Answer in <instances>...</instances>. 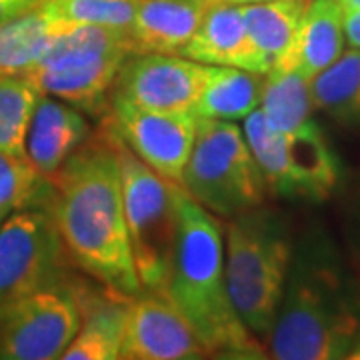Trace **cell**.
<instances>
[{
    "label": "cell",
    "mask_w": 360,
    "mask_h": 360,
    "mask_svg": "<svg viewBox=\"0 0 360 360\" xmlns=\"http://www.w3.org/2000/svg\"><path fill=\"white\" fill-rule=\"evenodd\" d=\"M122 356L132 360H186L208 356L205 345L165 292L142 290L129 298Z\"/></svg>",
    "instance_id": "obj_12"
},
{
    "label": "cell",
    "mask_w": 360,
    "mask_h": 360,
    "mask_svg": "<svg viewBox=\"0 0 360 360\" xmlns=\"http://www.w3.org/2000/svg\"><path fill=\"white\" fill-rule=\"evenodd\" d=\"M142 0H46L65 25H92L129 30Z\"/></svg>",
    "instance_id": "obj_27"
},
{
    "label": "cell",
    "mask_w": 360,
    "mask_h": 360,
    "mask_svg": "<svg viewBox=\"0 0 360 360\" xmlns=\"http://www.w3.org/2000/svg\"><path fill=\"white\" fill-rule=\"evenodd\" d=\"M210 360H272L260 347L248 348H224L219 352H212Z\"/></svg>",
    "instance_id": "obj_29"
},
{
    "label": "cell",
    "mask_w": 360,
    "mask_h": 360,
    "mask_svg": "<svg viewBox=\"0 0 360 360\" xmlns=\"http://www.w3.org/2000/svg\"><path fill=\"white\" fill-rule=\"evenodd\" d=\"M180 54L202 65L231 66L257 75H266V66L262 65L260 56L246 34L245 20L238 4H212L191 42Z\"/></svg>",
    "instance_id": "obj_15"
},
{
    "label": "cell",
    "mask_w": 360,
    "mask_h": 360,
    "mask_svg": "<svg viewBox=\"0 0 360 360\" xmlns=\"http://www.w3.org/2000/svg\"><path fill=\"white\" fill-rule=\"evenodd\" d=\"M338 360H360V342L356 345V347L352 348V350H350L348 354H345L342 359H338Z\"/></svg>",
    "instance_id": "obj_32"
},
{
    "label": "cell",
    "mask_w": 360,
    "mask_h": 360,
    "mask_svg": "<svg viewBox=\"0 0 360 360\" xmlns=\"http://www.w3.org/2000/svg\"><path fill=\"white\" fill-rule=\"evenodd\" d=\"M180 186L208 212L234 219L262 205L266 182L243 129L229 120L198 118Z\"/></svg>",
    "instance_id": "obj_6"
},
{
    "label": "cell",
    "mask_w": 360,
    "mask_h": 360,
    "mask_svg": "<svg viewBox=\"0 0 360 360\" xmlns=\"http://www.w3.org/2000/svg\"><path fill=\"white\" fill-rule=\"evenodd\" d=\"M292 260L283 220L260 206L226 224L224 269L232 304L257 338H269Z\"/></svg>",
    "instance_id": "obj_4"
},
{
    "label": "cell",
    "mask_w": 360,
    "mask_h": 360,
    "mask_svg": "<svg viewBox=\"0 0 360 360\" xmlns=\"http://www.w3.org/2000/svg\"><path fill=\"white\" fill-rule=\"evenodd\" d=\"M206 65L176 54H132L116 75L112 96L158 112H191L205 84Z\"/></svg>",
    "instance_id": "obj_11"
},
{
    "label": "cell",
    "mask_w": 360,
    "mask_h": 360,
    "mask_svg": "<svg viewBox=\"0 0 360 360\" xmlns=\"http://www.w3.org/2000/svg\"><path fill=\"white\" fill-rule=\"evenodd\" d=\"M264 75L243 68L206 65V78L194 115L214 120H245L260 104Z\"/></svg>",
    "instance_id": "obj_20"
},
{
    "label": "cell",
    "mask_w": 360,
    "mask_h": 360,
    "mask_svg": "<svg viewBox=\"0 0 360 360\" xmlns=\"http://www.w3.org/2000/svg\"><path fill=\"white\" fill-rule=\"evenodd\" d=\"M219 0H142L129 26L134 54H180Z\"/></svg>",
    "instance_id": "obj_14"
},
{
    "label": "cell",
    "mask_w": 360,
    "mask_h": 360,
    "mask_svg": "<svg viewBox=\"0 0 360 360\" xmlns=\"http://www.w3.org/2000/svg\"><path fill=\"white\" fill-rule=\"evenodd\" d=\"M196 124L198 116L191 112H158L116 96L110 98V130L146 167L174 184L182 182Z\"/></svg>",
    "instance_id": "obj_10"
},
{
    "label": "cell",
    "mask_w": 360,
    "mask_h": 360,
    "mask_svg": "<svg viewBox=\"0 0 360 360\" xmlns=\"http://www.w3.org/2000/svg\"><path fill=\"white\" fill-rule=\"evenodd\" d=\"M345 11H360V0H338Z\"/></svg>",
    "instance_id": "obj_31"
},
{
    "label": "cell",
    "mask_w": 360,
    "mask_h": 360,
    "mask_svg": "<svg viewBox=\"0 0 360 360\" xmlns=\"http://www.w3.org/2000/svg\"><path fill=\"white\" fill-rule=\"evenodd\" d=\"M134 54L129 30L70 25L26 77L40 90L84 112H98L124 60Z\"/></svg>",
    "instance_id": "obj_5"
},
{
    "label": "cell",
    "mask_w": 360,
    "mask_h": 360,
    "mask_svg": "<svg viewBox=\"0 0 360 360\" xmlns=\"http://www.w3.org/2000/svg\"><path fill=\"white\" fill-rule=\"evenodd\" d=\"M312 106L347 127L360 129V49L342 52L310 80Z\"/></svg>",
    "instance_id": "obj_23"
},
{
    "label": "cell",
    "mask_w": 360,
    "mask_h": 360,
    "mask_svg": "<svg viewBox=\"0 0 360 360\" xmlns=\"http://www.w3.org/2000/svg\"><path fill=\"white\" fill-rule=\"evenodd\" d=\"M66 255L49 208H20L0 222V304L65 281Z\"/></svg>",
    "instance_id": "obj_9"
},
{
    "label": "cell",
    "mask_w": 360,
    "mask_h": 360,
    "mask_svg": "<svg viewBox=\"0 0 360 360\" xmlns=\"http://www.w3.org/2000/svg\"><path fill=\"white\" fill-rule=\"evenodd\" d=\"M269 342L272 360H338L360 342V281L328 243L292 250Z\"/></svg>",
    "instance_id": "obj_2"
},
{
    "label": "cell",
    "mask_w": 360,
    "mask_h": 360,
    "mask_svg": "<svg viewBox=\"0 0 360 360\" xmlns=\"http://www.w3.org/2000/svg\"><path fill=\"white\" fill-rule=\"evenodd\" d=\"M310 0H266L243 4L246 34L269 72L290 51Z\"/></svg>",
    "instance_id": "obj_21"
},
{
    "label": "cell",
    "mask_w": 360,
    "mask_h": 360,
    "mask_svg": "<svg viewBox=\"0 0 360 360\" xmlns=\"http://www.w3.org/2000/svg\"><path fill=\"white\" fill-rule=\"evenodd\" d=\"M345 8L338 0H310L290 51L276 65L292 66L312 80L345 49Z\"/></svg>",
    "instance_id": "obj_16"
},
{
    "label": "cell",
    "mask_w": 360,
    "mask_h": 360,
    "mask_svg": "<svg viewBox=\"0 0 360 360\" xmlns=\"http://www.w3.org/2000/svg\"><path fill=\"white\" fill-rule=\"evenodd\" d=\"M51 180L49 210L68 258L115 295L142 292L124 219L120 165L108 132L84 142Z\"/></svg>",
    "instance_id": "obj_1"
},
{
    "label": "cell",
    "mask_w": 360,
    "mask_h": 360,
    "mask_svg": "<svg viewBox=\"0 0 360 360\" xmlns=\"http://www.w3.org/2000/svg\"><path fill=\"white\" fill-rule=\"evenodd\" d=\"M258 108L278 132H295L310 120V80L292 66L274 65L264 75Z\"/></svg>",
    "instance_id": "obj_22"
},
{
    "label": "cell",
    "mask_w": 360,
    "mask_h": 360,
    "mask_svg": "<svg viewBox=\"0 0 360 360\" xmlns=\"http://www.w3.org/2000/svg\"><path fill=\"white\" fill-rule=\"evenodd\" d=\"M120 360H132V359H124V356H120ZM186 360H206V356L202 359V356H198V359H186Z\"/></svg>",
    "instance_id": "obj_34"
},
{
    "label": "cell",
    "mask_w": 360,
    "mask_h": 360,
    "mask_svg": "<svg viewBox=\"0 0 360 360\" xmlns=\"http://www.w3.org/2000/svg\"><path fill=\"white\" fill-rule=\"evenodd\" d=\"M243 134L262 172L266 188L278 196L295 198L290 168H288V153H286V134L274 129L260 108L246 116Z\"/></svg>",
    "instance_id": "obj_24"
},
{
    "label": "cell",
    "mask_w": 360,
    "mask_h": 360,
    "mask_svg": "<svg viewBox=\"0 0 360 360\" xmlns=\"http://www.w3.org/2000/svg\"><path fill=\"white\" fill-rule=\"evenodd\" d=\"M179 231L165 295L191 322L206 352L258 347L232 304L224 269V238L217 219L174 184Z\"/></svg>",
    "instance_id": "obj_3"
},
{
    "label": "cell",
    "mask_w": 360,
    "mask_h": 360,
    "mask_svg": "<svg viewBox=\"0 0 360 360\" xmlns=\"http://www.w3.org/2000/svg\"><path fill=\"white\" fill-rule=\"evenodd\" d=\"M345 37L354 49H360V11H345Z\"/></svg>",
    "instance_id": "obj_30"
},
{
    "label": "cell",
    "mask_w": 360,
    "mask_h": 360,
    "mask_svg": "<svg viewBox=\"0 0 360 360\" xmlns=\"http://www.w3.org/2000/svg\"><path fill=\"white\" fill-rule=\"evenodd\" d=\"M86 118L72 104L40 94L26 136V158L42 176L52 179L86 142Z\"/></svg>",
    "instance_id": "obj_13"
},
{
    "label": "cell",
    "mask_w": 360,
    "mask_h": 360,
    "mask_svg": "<svg viewBox=\"0 0 360 360\" xmlns=\"http://www.w3.org/2000/svg\"><path fill=\"white\" fill-rule=\"evenodd\" d=\"M66 26L46 2L0 26V75L26 77Z\"/></svg>",
    "instance_id": "obj_19"
},
{
    "label": "cell",
    "mask_w": 360,
    "mask_h": 360,
    "mask_svg": "<svg viewBox=\"0 0 360 360\" xmlns=\"http://www.w3.org/2000/svg\"><path fill=\"white\" fill-rule=\"evenodd\" d=\"M106 132L120 165L124 219L142 290L162 292L179 231L174 182L146 167L110 127Z\"/></svg>",
    "instance_id": "obj_7"
},
{
    "label": "cell",
    "mask_w": 360,
    "mask_h": 360,
    "mask_svg": "<svg viewBox=\"0 0 360 360\" xmlns=\"http://www.w3.org/2000/svg\"><path fill=\"white\" fill-rule=\"evenodd\" d=\"M46 0H0V26L37 8Z\"/></svg>",
    "instance_id": "obj_28"
},
{
    "label": "cell",
    "mask_w": 360,
    "mask_h": 360,
    "mask_svg": "<svg viewBox=\"0 0 360 360\" xmlns=\"http://www.w3.org/2000/svg\"><path fill=\"white\" fill-rule=\"evenodd\" d=\"M286 153L295 198L326 200L338 184L340 167L321 127L309 120L286 134Z\"/></svg>",
    "instance_id": "obj_18"
},
{
    "label": "cell",
    "mask_w": 360,
    "mask_h": 360,
    "mask_svg": "<svg viewBox=\"0 0 360 360\" xmlns=\"http://www.w3.org/2000/svg\"><path fill=\"white\" fill-rule=\"evenodd\" d=\"M129 298L84 286L82 321L58 360H120Z\"/></svg>",
    "instance_id": "obj_17"
},
{
    "label": "cell",
    "mask_w": 360,
    "mask_h": 360,
    "mask_svg": "<svg viewBox=\"0 0 360 360\" xmlns=\"http://www.w3.org/2000/svg\"><path fill=\"white\" fill-rule=\"evenodd\" d=\"M0 222H2V219H0Z\"/></svg>",
    "instance_id": "obj_35"
},
{
    "label": "cell",
    "mask_w": 360,
    "mask_h": 360,
    "mask_svg": "<svg viewBox=\"0 0 360 360\" xmlns=\"http://www.w3.org/2000/svg\"><path fill=\"white\" fill-rule=\"evenodd\" d=\"M40 90L28 77L0 75V153L26 158V136Z\"/></svg>",
    "instance_id": "obj_25"
},
{
    "label": "cell",
    "mask_w": 360,
    "mask_h": 360,
    "mask_svg": "<svg viewBox=\"0 0 360 360\" xmlns=\"http://www.w3.org/2000/svg\"><path fill=\"white\" fill-rule=\"evenodd\" d=\"M219 2H229V4H238V6H243V4H255V2H266V0H219Z\"/></svg>",
    "instance_id": "obj_33"
},
{
    "label": "cell",
    "mask_w": 360,
    "mask_h": 360,
    "mask_svg": "<svg viewBox=\"0 0 360 360\" xmlns=\"http://www.w3.org/2000/svg\"><path fill=\"white\" fill-rule=\"evenodd\" d=\"M51 182H46V176H42L28 158L0 153V219L32 206L40 200L39 196L51 193Z\"/></svg>",
    "instance_id": "obj_26"
},
{
    "label": "cell",
    "mask_w": 360,
    "mask_h": 360,
    "mask_svg": "<svg viewBox=\"0 0 360 360\" xmlns=\"http://www.w3.org/2000/svg\"><path fill=\"white\" fill-rule=\"evenodd\" d=\"M84 286L58 281L0 304V360H58L82 321Z\"/></svg>",
    "instance_id": "obj_8"
}]
</instances>
